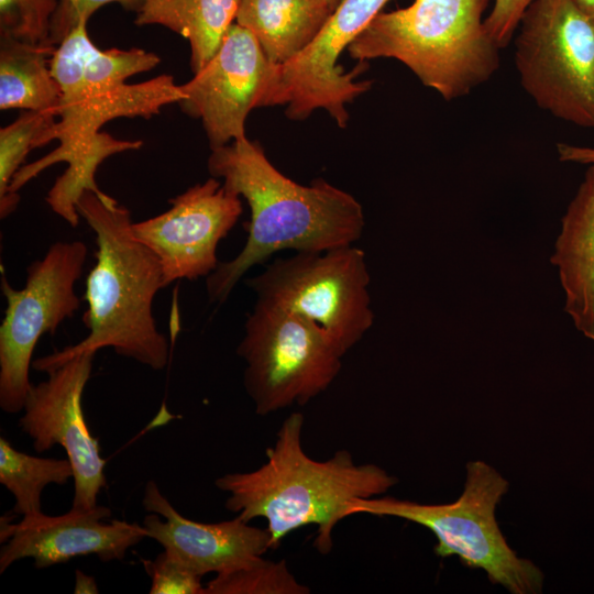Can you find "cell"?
I'll use <instances>...</instances> for the list:
<instances>
[{"instance_id": "obj_1", "label": "cell", "mask_w": 594, "mask_h": 594, "mask_svg": "<svg viewBox=\"0 0 594 594\" xmlns=\"http://www.w3.org/2000/svg\"><path fill=\"white\" fill-rule=\"evenodd\" d=\"M208 170L243 197L251 217L248 238L232 260L206 277L211 302H224L253 266L284 250L326 251L354 244L365 226L361 204L324 179L300 185L280 173L262 146L248 138L211 150Z\"/></svg>"}, {"instance_id": "obj_2", "label": "cell", "mask_w": 594, "mask_h": 594, "mask_svg": "<svg viewBox=\"0 0 594 594\" xmlns=\"http://www.w3.org/2000/svg\"><path fill=\"white\" fill-rule=\"evenodd\" d=\"M77 210L94 230L98 248L86 278L82 321L89 332L78 343L36 359L32 367L47 373L74 356L112 348L121 356L163 370L168 342L153 315L154 298L165 288L158 258L134 237L130 210L111 196L85 191Z\"/></svg>"}, {"instance_id": "obj_3", "label": "cell", "mask_w": 594, "mask_h": 594, "mask_svg": "<svg viewBox=\"0 0 594 594\" xmlns=\"http://www.w3.org/2000/svg\"><path fill=\"white\" fill-rule=\"evenodd\" d=\"M304 416L290 414L266 449V462L251 472L227 473L215 485L229 494L224 506L250 522L266 521L273 548L290 532L316 525L315 547L332 549V531L350 503L385 493L397 480L375 464H358L348 450L318 461L301 446Z\"/></svg>"}, {"instance_id": "obj_4", "label": "cell", "mask_w": 594, "mask_h": 594, "mask_svg": "<svg viewBox=\"0 0 594 594\" xmlns=\"http://www.w3.org/2000/svg\"><path fill=\"white\" fill-rule=\"evenodd\" d=\"M488 0H414L380 12L348 47L352 58H394L450 101L486 82L499 67L501 50L483 14Z\"/></svg>"}, {"instance_id": "obj_5", "label": "cell", "mask_w": 594, "mask_h": 594, "mask_svg": "<svg viewBox=\"0 0 594 594\" xmlns=\"http://www.w3.org/2000/svg\"><path fill=\"white\" fill-rule=\"evenodd\" d=\"M185 99L172 75L163 74L139 84H123L84 97L61 102L52 130V141L59 145L43 157L23 165L13 176L7 199L0 204V217L11 215L19 201L18 191L44 169L66 163L65 172L48 190L45 201L51 210L70 227L79 224L77 201L85 191L105 195L96 183L98 167L108 157L134 151L141 141L120 140L100 131L109 121L119 118H151L170 103Z\"/></svg>"}, {"instance_id": "obj_6", "label": "cell", "mask_w": 594, "mask_h": 594, "mask_svg": "<svg viewBox=\"0 0 594 594\" xmlns=\"http://www.w3.org/2000/svg\"><path fill=\"white\" fill-rule=\"evenodd\" d=\"M507 490L508 482L495 469L483 461H472L466 465L464 491L451 504L360 498L349 504L345 516H392L421 525L436 536L437 556H458L463 564L484 570L492 583L513 594H538L542 591L543 573L512 550L495 518L496 505Z\"/></svg>"}, {"instance_id": "obj_7", "label": "cell", "mask_w": 594, "mask_h": 594, "mask_svg": "<svg viewBox=\"0 0 594 594\" xmlns=\"http://www.w3.org/2000/svg\"><path fill=\"white\" fill-rule=\"evenodd\" d=\"M514 37L526 94L553 117L594 129V18L578 0H534Z\"/></svg>"}, {"instance_id": "obj_8", "label": "cell", "mask_w": 594, "mask_h": 594, "mask_svg": "<svg viewBox=\"0 0 594 594\" xmlns=\"http://www.w3.org/2000/svg\"><path fill=\"white\" fill-rule=\"evenodd\" d=\"M370 282L365 252L351 244L276 258L246 285L256 302L318 324L345 355L374 322Z\"/></svg>"}, {"instance_id": "obj_9", "label": "cell", "mask_w": 594, "mask_h": 594, "mask_svg": "<svg viewBox=\"0 0 594 594\" xmlns=\"http://www.w3.org/2000/svg\"><path fill=\"white\" fill-rule=\"evenodd\" d=\"M237 353L246 364L244 388L260 416L308 404L333 383L344 356L318 324L258 302L246 317Z\"/></svg>"}, {"instance_id": "obj_10", "label": "cell", "mask_w": 594, "mask_h": 594, "mask_svg": "<svg viewBox=\"0 0 594 594\" xmlns=\"http://www.w3.org/2000/svg\"><path fill=\"white\" fill-rule=\"evenodd\" d=\"M87 254L81 241L53 243L41 260L29 265L21 289L12 287L2 274L7 307L0 326V407L4 413L18 414L24 407L32 386V355L40 338L55 333L79 309L75 284Z\"/></svg>"}, {"instance_id": "obj_11", "label": "cell", "mask_w": 594, "mask_h": 594, "mask_svg": "<svg viewBox=\"0 0 594 594\" xmlns=\"http://www.w3.org/2000/svg\"><path fill=\"white\" fill-rule=\"evenodd\" d=\"M279 64L273 63L256 37L233 23L211 59L187 82L178 105L201 120L210 148L245 135L251 110L274 106Z\"/></svg>"}, {"instance_id": "obj_12", "label": "cell", "mask_w": 594, "mask_h": 594, "mask_svg": "<svg viewBox=\"0 0 594 594\" xmlns=\"http://www.w3.org/2000/svg\"><path fill=\"white\" fill-rule=\"evenodd\" d=\"M389 1L339 0L312 41L279 64L274 106L287 105L286 113L294 120L306 119L322 108L344 128L349 120L345 103L367 91L371 81H355L366 68L364 62L344 73L338 58Z\"/></svg>"}, {"instance_id": "obj_13", "label": "cell", "mask_w": 594, "mask_h": 594, "mask_svg": "<svg viewBox=\"0 0 594 594\" xmlns=\"http://www.w3.org/2000/svg\"><path fill=\"white\" fill-rule=\"evenodd\" d=\"M95 354L74 356L47 372L48 377L31 386L19 427L42 453L58 444L66 451L74 471L73 508L97 505L106 486V460L98 440L90 433L82 411V394L91 375Z\"/></svg>"}, {"instance_id": "obj_14", "label": "cell", "mask_w": 594, "mask_h": 594, "mask_svg": "<svg viewBox=\"0 0 594 594\" xmlns=\"http://www.w3.org/2000/svg\"><path fill=\"white\" fill-rule=\"evenodd\" d=\"M161 215L132 223L134 237L158 258L164 285L209 276L217 249L242 213L241 197L211 177L169 200Z\"/></svg>"}, {"instance_id": "obj_15", "label": "cell", "mask_w": 594, "mask_h": 594, "mask_svg": "<svg viewBox=\"0 0 594 594\" xmlns=\"http://www.w3.org/2000/svg\"><path fill=\"white\" fill-rule=\"evenodd\" d=\"M109 507L73 508L59 516L40 513L12 524L1 518L0 573L19 560L32 558L37 569L80 556L102 562L122 560L127 551L147 537L142 525L111 519Z\"/></svg>"}, {"instance_id": "obj_16", "label": "cell", "mask_w": 594, "mask_h": 594, "mask_svg": "<svg viewBox=\"0 0 594 594\" xmlns=\"http://www.w3.org/2000/svg\"><path fill=\"white\" fill-rule=\"evenodd\" d=\"M142 505L151 513L142 524L147 537L201 578L239 566L273 549L266 527L252 526L239 516L212 524L184 517L154 481L145 484Z\"/></svg>"}, {"instance_id": "obj_17", "label": "cell", "mask_w": 594, "mask_h": 594, "mask_svg": "<svg viewBox=\"0 0 594 594\" xmlns=\"http://www.w3.org/2000/svg\"><path fill=\"white\" fill-rule=\"evenodd\" d=\"M551 263L559 271L565 312L594 342V164L562 218Z\"/></svg>"}, {"instance_id": "obj_18", "label": "cell", "mask_w": 594, "mask_h": 594, "mask_svg": "<svg viewBox=\"0 0 594 594\" xmlns=\"http://www.w3.org/2000/svg\"><path fill=\"white\" fill-rule=\"evenodd\" d=\"M160 62L158 55L139 47L100 50L88 35L87 22H81L56 45L51 69L64 102L121 86Z\"/></svg>"}, {"instance_id": "obj_19", "label": "cell", "mask_w": 594, "mask_h": 594, "mask_svg": "<svg viewBox=\"0 0 594 594\" xmlns=\"http://www.w3.org/2000/svg\"><path fill=\"white\" fill-rule=\"evenodd\" d=\"M334 8L328 0H240L235 23L273 63L283 64L312 41Z\"/></svg>"}, {"instance_id": "obj_20", "label": "cell", "mask_w": 594, "mask_h": 594, "mask_svg": "<svg viewBox=\"0 0 594 594\" xmlns=\"http://www.w3.org/2000/svg\"><path fill=\"white\" fill-rule=\"evenodd\" d=\"M56 45L0 35V109H21L57 117L62 91L51 59Z\"/></svg>"}, {"instance_id": "obj_21", "label": "cell", "mask_w": 594, "mask_h": 594, "mask_svg": "<svg viewBox=\"0 0 594 594\" xmlns=\"http://www.w3.org/2000/svg\"><path fill=\"white\" fill-rule=\"evenodd\" d=\"M240 0H145L136 25H162L190 45V68L199 72L235 22Z\"/></svg>"}, {"instance_id": "obj_22", "label": "cell", "mask_w": 594, "mask_h": 594, "mask_svg": "<svg viewBox=\"0 0 594 594\" xmlns=\"http://www.w3.org/2000/svg\"><path fill=\"white\" fill-rule=\"evenodd\" d=\"M73 476L67 458L30 455L0 438V483L14 497V514L25 517L42 513L43 490L50 484L64 485Z\"/></svg>"}, {"instance_id": "obj_23", "label": "cell", "mask_w": 594, "mask_h": 594, "mask_svg": "<svg viewBox=\"0 0 594 594\" xmlns=\"http://www.w3.org/2000/svg\"><path fill=\"white\" fill-rule=\"evenodd\" d=\"M285 560L258 556L244 564L217 573L205 585V594H308Z\"/></svg>"}, {"instance_id": "obj_24", "label": "cell", "mask_w": 594, "mask_h": 594, "mask_svg": "<svg viewBox=\"0 0 594 594\" xmlns=\"http://www.w3.org/2000/svg\"><path fill=\"white\" fill-rule=\"evenodd\" d=\"M55 118L28 110L0 129V204L7 199L10 183L29 152L52 141Z\"/></svg>"}, {"instance_id": "obj_25", "label": "cell", "mask_w": 594, "mask_h": 594, "mask_svg": "<svg viewBox=\"0 0 594 594\" xmlns=\"http://www.w3.org/2000/svg\"><path fill=\"white\" fill-rule=\"evenodd\" d=\"M59 0H0V35L31 43L48 41Z\"/></svg>"}, {"instance_id": "obj_26", "label": "cell", "mask_w": 594, "mask_h": 594, "mask_svg": "<svg viewBox=\"0 0 594 594\" xmlns=\"http://www.w3.org/2000/svg\"><path fill=\"white\" fill-rule=\"evenodd\" d=\"M151 578V594H205L201 576L163 550L154 560H142Z\"/></svg>"}, {"instance_id": "obj_27", "label": "cell", "mask_w": 594, "mask_h": 594, "mask_svg": "<svg viewBox=\"0 0 594 594\" xmlns=\"http://www.w3.org/2000/svg\"><path fill=\"white\" fill-rule=\"evenodd\" d=\"M145 0H59L58 8L53 16L48 42L59 44L68 33L81 22H88L100 8L118 3L124 10L134 12L141 10Z\"/></svg>"}, {"instance_id": "obj_28", "label": "cell", "mask_w": 594, "mask_h": 594, "mask_svg": "<svg viewBox=\"0 0 594 594\" xmlns=\"http://www.w3.org/2000/svg\"><path fill=\"white\" fill-rule=\"evenodd\" d=\"M534 0H495L484 25L494 43L505 48L513 40L520 19Z\"/></svg>"}, {"instance_id": "obj_29", "label": "cell", "mask_w": 594, "mask_h": 594, "mask_svg": "<svg viewBox=\"0 0 594 594\" xmlns=\"http://www.w3.org/2000/svg\"><path fill=\"white\" fill-rule=\"evenodd\" d=\"M560 161L583 165L594 164V146L559 143L557 146Z\"/></svg>"}, {"instance_id": "obj_30", "label": "cell", "mask_w": 594, "mask_h": 594, "mask_svg": "<svg viewBox=\"0 0 594 594\" xmlns=\"http://www.w3.org/2000/svg\"><path fill=\"white\" fill-rule=\"evenodd\" d=\"M74 592L77 594L98 593V586L95 579L80 570L75 573Z\"/></svg>"}, {"instance_id": "obj_31", "label": "cell", "mask_w": 594, "mask_h": 594, "mask_svg": "<svg viewBox=\"0 0 594 594\" xmlns=\"http://www.w3.org/2000/svg\"><path fill=\"white\" fill-rule=\"evenodd\" d=\"M582 9L594 18V0H578Z\"/></svg>"}, {"instance_id": "obj_32", "label": "cell", "mask_w": 594, "mask_h": 594, "mask_svg": "<svg viewBox=\"0 0 594 594\" xmlns=\"http://www.w3.org/2000/svg\"><path fill=\"white\" fill-rule=\"evenodd\" d=\"M328 1H329L332 6H334V7H336V6L338 4V2H339V0H328Z\"/></svg>"}]
</instances>
